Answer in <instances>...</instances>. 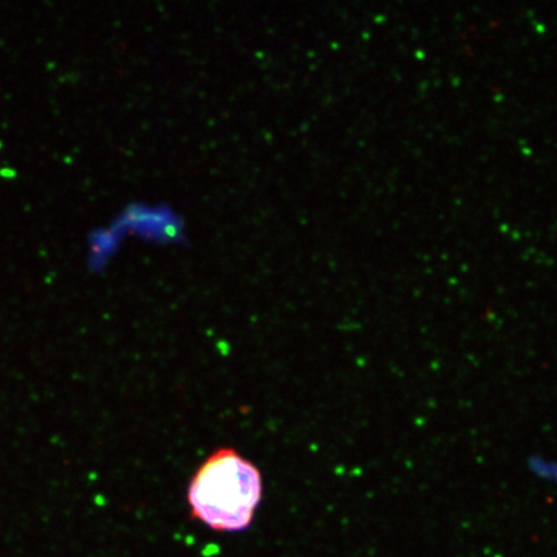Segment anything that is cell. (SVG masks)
<instances>
[{"label": "cell", "instance_id": "cell-1", "mask_svg": "<svg viewBox=\"0 0 557 557\" xmlns=\"http://www.w3.org/2000/svg\"><path fill=\"white\" fill-rule=\"evenodd\" d=\"M263 496L261 471L233 448L212 453L191 479V517L214 532L238 533L252 524Z\"/></svg>", "mask_w": 557, "mask_h": 557}, {"label": "cell", "instance_id": "cell-2", "mask_svg": "<svg viewBox=\"0 0 557 557\" xmlns=\"http://www.w3.org/2000/svg\"><path fill=\"white\" fill-rule=\"evenodd\" d=\"M122 218L116 227L134 230L141 238L174 240L183 236V224L169 209L131 207Z\"/></svg>", "mask_w": 557, "mask_h": 557}, {"label": "cell", "instance_id": "cell-3", "mask_svg": "<svg viewBox=\"0 0 557 557\" xmlns=\"http://www.w3.org/2000/svg\"><path fill=\"white\" fill-rule=\"evenodd\" d=\"M527 470L542 483L557 486V461L534 453L527 458Z\"/></svg>", "mask_w": 557, "mask_h": 557}]
</instances>
